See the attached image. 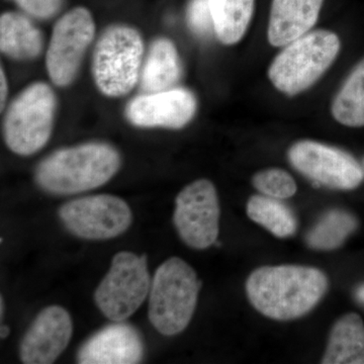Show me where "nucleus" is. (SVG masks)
I'll list each match as a JSON object with an SVG mask.
<instances>
[{"label": "nucleus", "mask_w": 364, "mask_h": 364, "mask_svg": "<svg viewBox=\"0 0 364 364\" xmlns=\"http://www.w3.org/2000/svg\"><path fill=\"white\" fill-rule=\"evenodd\" d=\"M327 289L324 272L299 265L260 267L246 282L254 308L279 321L303 317L317 306Z\"/></svg>", "instance_id": "obj_1"}, {"label": "nucleus", "mask_w": 364, "mask_h": 364, "mask_svg": "<svg viewBox=\"0 0 364 364\" xmlns=\"http://www.w3.org/2000/svg\"><path fill=\"white\" fill-rule=\"evenodd\" d=\"M121 157L111 145L86 143L56 151L36 170V182L47 193L72 196L104 186L119 171Z\"/></svg>", "instance_id": "obj_2"}, {"label": "nucleus", "mask_w": 364, "mask_h": 364, "mask_svg": "<svg viewBox=\"0 0 364 364\" xmlns=\"http://www.w3.org/2000/svg\"><path fill=\"white\" fill-rule=\"evenodd\" d=\"M200 282L191 265L171 257L160 265L149 293L151 324L160 334L174 336L188 327L200 293Z\"/></svg>", "instance_id": "obj_3"}, {"label": "nucleus", "mask_w": 364, "mask_h": 364, "mask_svg": "<svg viewBox=\"0 0 364 364\" xmlns=\"http://www.w3.org/2000/svg\"><path fill=\"white\" fill-rule=\"evenodd\" d=\"M341 42L331 31L309 32L275 57L268 78L280 92L294 97L312 87L338 56Z\"/></svg>", "instance_id": "obj_4"}, {"label": "nucleus", "mask_w": 364, "mask_h": 364, "mask_svg": "<svg viewBox=\"0 0 364 364\" xmlns=\"http://www.w3.org/2000/svg\"><path fill=\"white\" fill-rule=\"evenodd\" d=\"M144 44L140 33L128 26L107 28L95 46L92 72L98 90L107 97H123L141 75Z\"/></svg>", "instance_id": "obj_5"}, {"label": "nucleus", "mask_w": 364, "mask_h": 364, "mask_svg": "<svg viewBox=\"0 0 364 364\" xmlns=\"http://www.w3.org/2000/svg\"><path fill=\"white\" fill-rule=\"evenodd\" d=\"M55 109L56 97L46 83L35 82L21 91L4 119L7 147L21 156L42 149L51 136Z\"/></svg>", "instance_id": "obj_6"}, {"label": "nucleus", "mask_w": 364, "mask_h": 364, "mask_svg": "<svg viewBox=\"0 0 364 364\" xmlns=\"http://www.w3.org/2000/svg\"><path fill=\"white\" fill-rule=\"evenodd\" d=\"M151 284L147 256L128 251L117 253L95 291V304L105 317L123 322L149 296Z\"/></svg>", "instance_id": "obj_7"}, {"label": "nucleus", "mask_w": 364, "mask_h": 364, "mask_svg": "<svg viewBox=\"0 0 364 364\" xmlns=\"http://www.w3.org/2000/svg\"><path fill=\"white\" fill-rule=\"evenodd\" d=\"M59 217L71 234L86 240H107L124 233L133 222L128 203L111 195L76 198L62 205Z\"/></svg>", "instance_id": "obj_8"}, {"label": "nucleus", "mask_w": 364, "mask_h": 364, "mask_svg": "<svg viewBox=\"0 0 364 364\" xmlns=\"http://www.w3.org/2000/svg\"><path fill=\"white\" fill-rule=\"evenodd\" d=\"M220 215L217 191L208 179L193 181L176 196L174 226L188 247L203 250L214 245L219 236Z\"/></svg>", "instance_id": "obj_9"}, {"label": "nucleus", "mask_w": 364, "mask_h": 364, "mask_svg": "<svg viewBox=\"0 0 364 364\" xmlns=\"http://www.w3.org/2000/svg\"><path fill=\"white\" fill-rule=\"evenodd\" d=\"M95 33V21L85 7L72 9L57 21L46 56L47 71L54 85H71Z\"/></svg>", "instance_id": "obj_10"}, {"label": "nucleus", "mask_w": 364, "mask_h": 364, "mask_svg": "<svg viewBox=\"0 0 364 364\" xmlns=\"http://www.w3.org/2000/svg\"><path fill=\"white\" fill-rule=\"evenodd\" d=\"M291 165L309 179L333 189L350 191L363 181V167L349 153L315 141H299L289 151Z\"/></svg>", "instance_id": "obj_11"}, {"label": "nucleus", "mask_w": 364, "mask_h": 364, "mask_svg": "<svg viewBox=\"0 0 364 364\" xmlns=\"http://www.w3.org/2000/svg\"><path fill=\"white\" fill-rule=\"evenodd\" d=\"M196 107L191 91L171 88L134 98L127 105L126 117L134 126L142 128L181 129L195 117Z\"/></svg>", "instance_id": "obj_12"}, {"label": "nucleus", "mask_w": 364, "mask_h": 364, "mask_svg": "<svg viewBox=\"0 0 364 364\" xmlns=\"http://www.w3.org/2000/svg\"><path fill=\"white\" fill-rule=\"evenodd\" d=\"M73 324L70 314L60 306H50L36 317L21 340L20 358L26 364H50L65 350Z\"/></svg>", "instance_id": "obj_13"}, {"label": "nucleus", "mask_w": 364, "mask_h": 364, "mask_svg": "<svg viewBox=\"0 0 364 364\" xmlns=\"http://www.w3.org/2000/svg\"><path fill=\"white\" fill-rule=\"evenodd\" d=\"M144 343L140 333L123 322L107 326L79 349L80 364H136L141 363Z\"/></svg>", "instance_id": "obj_14"}, {"label": "nucleus", "mask_w": 364, "mask_h": 364, "mask_svg": "<svg viewBox=\"0 0 364 364\" xmlns=\"http://www.w3.org/2000/svg\"><path fill=\"white\" fill-rule=\"evenodd\" d=\"M324 0H272L268 23V42L284 47L310 32Z\"/></svg>", "instance_id": "obj_15"}, {"label": "nucleus", "mask_w": 364, "mask_h": 364, "mask_svg": "<svg viewBox=\"0 0 364 364\" xmlns=\"http://www.w3.org/2000/svg\"><path fill=\"white\" fill-rule=\"evenodd\" d=\"M181 68L176 46L168 39H158L151 45L141 71V88L153 93L171 90L181 77Z\"/></svg>", "instance_id": "obj_16"}, {"label": "nucleus", "mask_w": 364, "mask_h": 364, "mask_svg": "<svg viewBox=\"0 0 364 364\" xmlns=\"http://www.w3.org/2000/svg\"><path fill=\"white\" fill-rule=\"evenodd\" d=\"M322 363L364 364V324L358 314H347L335 323Z\"/></svg>", "instance_id": "obj_17"}, {"label": "nucleus", "mask_w": 364, "mask_h": 364, "mask_svg": "<svg viewBox=\"0 0 364 364\" xmlns=\"http://www.w3.org/2000/svg\"><path fill=\"white\" fill-rule=\"evenodd\" d=\"M43 48L42 33L23 14L6 13L0 18V49L14 59H33Z\"/></svg>", "instance_id": "obj_18"}, {"label": "nucleus", "mask_w": 364, "mask_h": 364, "mask_svg": "<svg viewBox=\"0 0 364 364\" xmlns=\"http://www.w3.org/2000/svg\"><path fill=\"white\" fill-rule=\"evenodd\" d=\"M214 31L224 45L243 39L252 20L255 0H208Z\"/></svg>", "instance_id": "obj_19"}, {"label": "nucleus", "mask_w": 364, "mask_h": 364, "mask_svg": "<svg viewBox=\"0 0 364 364\" xmlns=\"http://www.w3.org/2000/svg\"><path fill=\"white\" fill-rule=\"evenodd\" d=\"M333 117L350 128L364 127V59L349 74L332 102Z\"/></svg>", "instance_id": "obj_20"}, {"label": "nucleus", "mask_w": 364, "mask_h": 364, "mask_svg": "<svg viewBox=\"0 0 364 364\" xmlns=\"http://www.w3.org/2000/svg\"><path fill=\"white\" fill-rule=\"evenodd\" d=\"M247 215L277 238H287L296 233L298 223L291 208L279 198L253 196L247 203Z\"/></svg>", "instance_id": "obj_21"}, {"label": "nucleus", "mask_w": 364, "mask_h": 364, "mask_svg": "<svg viewBox=\"0 0 364 364\" xmlns=\"http://www.w3.org/2000/svg\"><path fill=\"white\" fill-rule=\"evenodd\" d=\"M358 228V221L353 215L342 210H332L326 213L318 224L306 234V242L316 250H334Z\"/></svg>", "instance_id": "obj_22"}, {"label": "nucleus", "mask_w": 364, "mask_h": 364, "mask_svg": "<svg viewBox=\"0 0 364 364\" xmlns=\"http://www.w3.org/2000/svg\"><path fill=\"white\" fill-rule=\"evenodd\" d=\"M252 182L254 188L269 198L284 200L296 193V181L291 174L282 169L262 170L253 176Z\"/></svg>", "instance_id": "obj_23"}, {"label": "nucleus", "mask_w": 364, "mask_h": 364, "mask_svg": "<svg viewBox=\"0 0 364 364\" xmlns=\"http://www.w3.org/2000/svg\"><path fill=\"white\" fill-rule=\"evenodd\" d=\"M188 25L200 36H207L214 28L208 0H191L188 11Z\"/></svg>", "instance_id": "obj_24"}, {"label": "nucleus", "mask_w": 364, "mask_h": 364, "mask_svg": "<svg viewBox=\"0 0 364 364\" xmlns=\"http://www.w3.org/2000/svg\"><path fill=\"white\" fill-rule=\"evenodd\" d=\"M28 14L38 18H49L58 13L63 0H14Z\"/></svg>", "instance_id": "obj_25"}, {"label": "nucleus", "mask_w": 364, "mask_h": 364, "mask_svg": "<svg viewBox=\"0 0 364 364\" xmlns=\"http://www.w3.org/2000/svg\"><path fill=\"white\" fill-rule=\"evenodd\" d=\"M0 86H1V97H0V102H1V111L4 109V105H6L7 92H9V88H7V80L6 73H4V69L1 68L0 71Z\"/></svg>", "instance_id": "obj_26"}, {"label": "nucleus", "mask_w": 364, "mask_h": 364, "mask_svg": "<svg viewBox=\"0 0 364 364\" xmlns=\"http://www.w3.org/2000/svg\"><path fill=\"white\" fill-rule=\"evenodd\" d=\"M9 333H11V328L9 326H1V329H0V336H1V339L6 338L9 336Z\"/></svg>", "instance_id": "obj_27"}, {"label": "nucleus", "mask_w": 364, "mask_h": 364, "mask_svg": "<svg viewBox=\"0 0 364 364\" xmlns=\"http://www.w3.org/2000/svg\"><path fill=\"white\" fill-rule=\"evenodd\" d=\"M356 299L364 306V284L356 291Z\"/></svg>", "instance_id": "obj_28"}, {"label": "nucleus", "mask_w": 364, "mask_h": 364, "mask_svg": "<svg viewBox=\"0 0 364 364\" xmlns=\"http://www.w3.org/2000/svg\"><path fill=\"white\" fill-rule=\"evenodd\" d=\"M4 298H0V315H1V318H4Z\"/></svg>", "instance_id": "obj_29"}]
</instances>
